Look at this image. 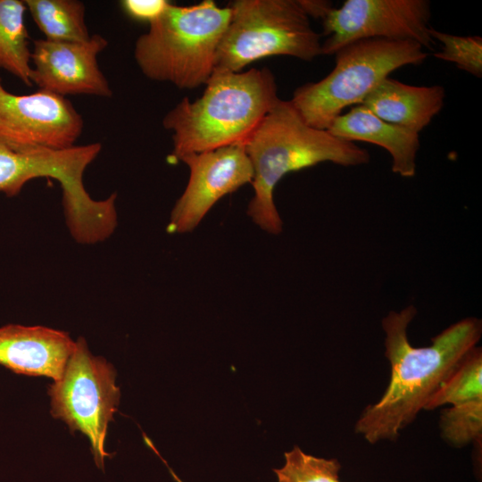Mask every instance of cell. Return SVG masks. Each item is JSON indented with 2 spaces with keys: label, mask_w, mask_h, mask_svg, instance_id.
Here are the masks:
<instances>
[{
  "label": "cell",
  "mask_w": 482,
  "mask_h": 482,
  "mask_svg": "<svg viewBox=\"0 0 482 482\" xmlns=\"http://www.w3.org/2000/svg\"><path fill=\"white\" fill-rule=\"evenodd\" d=\"M115 377L112 366L94 356L79 337L62 376L48 392L53 416L87 436L95 462L102 470L104 459L111 456L104 448L105 436L120 400Z\"/></svg>",
  "instance_id": "52a82bcc"
},
{
  "label": "cell",
  "mask_w": 482,
  "mask_h": 482,
  "mask_svg": "<svg viewBox=\"0 0 482 482\" xmlns=\"http://www.w3.org/2000/svg\"><path fill=\"white\" fill-rule=\"evenodd\" d=\"M434 41L441 44V51L434 56L449 62L475 77L482 76V38L478 36H457L431 29Z\"/></svg>",
  "instance_id": "44dd1931"
},
{
  "label": "cell",
  "mask_w": 482,
  "mask_h": 482,
  "mask_svg": "<svg viewBox=\"0 0 482 482\" xmlns=\"http://www.w3.org/2000/svg\"><path fill=\"white\" fill-rule=\"evenodd\" d=\"M328 130L339 138L367 142L386 150L392 160V171L403 178L416 174V159L420 149L419 134L386 122L362 104L344 112Z\"/></svg>",
  "instance_id": "5bb4252c"
},
{
  "label": "cell",
  "mask_w": 482,
  "mask_h": 482,
  "mask_svg": "<svg viewBox=\"0 0 482 482\" xmlns=\"http://www.w3.org/2000/svg\"><path fill=\"white\" fill-rule=\"evenodd\" d=\"M443 438L463 446L478 442L482 436V400L452 405L442 411L439 422Z\"/></svg>",
  "instance_id": "ffe728a7"
},
{
  "label": "cell",
  "mask_w": 482,
  "mask_h": 482,
  "mask_svg": "<svg viewBox=\"0 0 482 482\" xmlns=\"http://www.w3.org/2000/svg\"><path fill=\"white\" fill-rule=\"evenodd\" d=\"M83 128L66 97L42 89L14 95L0 79V145L17 153L64 150L75 145Z\"/></svg>",
  "instance_id": "30bf717a"
},
{
  "label": "cell",
  "mask_w": 482,
  "mask_h": 482,
  "mask_svg": "<svg viewBox=\"0 0 482 482\" xmlns=\"http://www.w3.org/2000/svg\"><path fill=\"white\" fill-rule=\"evenodd\" d=\"M308 17L322 20L332 8L330 2L322 0H298Z\"/></svg>",
  "instance_id": "603a6c76"
},
{
  "label": "cell",
  "mask_w": 482,
  "mask_h": 482,
  "mask_svg": "<svg viewBox=\"0 0 482 482\" xmlns=\"http://www.w3.org/2000/svg\"><path fill=\"white\" fill-rule=\"evenodd\" d=\"M279 99L267 67L213 71L199 98L184 97L164 116L162 126L172 132L170 156L245 143Z\"/></svg>",
  "instance_id": "3957f363"
},
{
  "label": "cell",
  "mask_w": 482,
  "mask_h": 482,
  "mask_svg": "<svg viewBox=\"0 0 482 482\" xmlns=\"http://www.w3.org/2000/svg\"><path fill=\"white\" fill-rule=\"evenodd\" d=\"M178 161L188 167L189 178L171 210L167 226L170 233L193 231L220 199L253 180L245 143L188 154Z\"/></svg>",
  "instance_id": "8fae6325"
},
{
  "label": "cell",
  "mask_w": 482,
  "mask_h": 482,
  "mask_svg": "<svg viewBox=\"0 0 482 482\" xmlns=\"http://www.w3.org/2000/svg\"><path fill=\"white\" fill-rule=\"evenodd\" d=\"M217 48L214 71L240 72L262 58L310 62L321 54L320 36L298 0H235Z\"/></svg>",
  "instance_id": "8992f818"
},
{
  "label": "cell",
  "mask_w": 482,
  "mask_h": 482,
  "mask_svg": "<svg viewBox=\"0 0 482 482\" xmlns=\"http://www.w3.org/2000/svg\"><path fill=\"white\" fill-rule=\"evenodd\" d=\"M76 347L68 333L42 326L0 328V364L11 370L58 380Z\"/></svg>",
  "instance_id": "4fadbf2b"
},
{
  "label": "cell",
  "mask_w": 482,
  "mask_h": 482,
  "mask_svg": "<svg viewBox=\"0 0 482 482\" xmlns=\"http://www.w3.org/2000/svg\"><path fill=\"white\" fill-rule=\"evenodd\" d=\"M445 99L442 86H412L388 77L362 104L381 120L420 134L441 112Z\"/></svg>",
  "instance_id": "9a60e30c"
},
{
  "label": "cell",
  "mask_w": 482,
  "mask_h": 482,
  "mask_svg": "<svg viewBox=\"0 0 482 482\" xmlns=\"http://www.w3.org/2000/svg\"><path fill=\"white\" fill-rule=\"evenodd\" d=\"M430 18L428 0H346L321 20L327 37L321 54H335L346 45L371 38L410 40L432 49Z\"/></svg>",
  "instance_id": "9c48e42d"
},
{
  "label": "cell",
  "mask_w": 482,
  "mask_h": 482,
  "mask_svg": "<svg viewBox=\"0 0 482 482\" xmlns=\"http://www.w3.org/2000/svg\"><path fill=\"white\" fill-rule=\"evenodd\" d=\"M482 400V351L474 347L443 382L425 410Z\"/></svg>",
  "instance_id": "ac0fdd59"
},
{
  "label": "cell",
  "mask_w": 482,
  "mask_h": 482,
  "mask_svg": "<svg viewBox=\"0 0 482 482\" xmlns=\"http://www.w3.org/2000/svg\"><path fill=\"white\" fill-rule=\"evenodd\" d=\"M230 15L229 6L220 7L213 0L187 6L169 3L137 39V64L146 78L179 89L205 85Z\"/></svg>",
  "instance_id": "277c9868"
},
{
  "label": "cell",
  "mask_w": 482,
  "mask_h": 482,
  "mask_svg": "<svg viewBox=\"0 0 482 482\" xmlns=\"http://www.w3.org/2000/svg\"><path fill=\"white\" fill-rule=\"evenodd\" d=\"M170 470V472L171 473V475L173 476L174 479L177 481V482H182L179 478L169 468Z\"/></svg>",
  "instance_id": "cb8c5ba5"
},
{
  "label": "cell",
  "mask_w": 482,
  "mask_h": 482,
  "mask_svg": "<svg viewBox=\"0 0 482 482\" xmlns=\"http://www.w3.org/2000/svg\"><path fill=\"white\" fill-rule=\"evenodd\" d=\"M107 45L106 38L98 34L84 42L34 40L32 84L64 97L68 95L112 97V88L97 60Z\"/></svg>",
  "instance_id": "7c38bea8"
},
{
  "label": "cell",
  "mask_w": 482,
  "mask_h": 482,
  "mask_svg": "<svg viewBox=\"0 0 482 482\" xmlns=\"http://www.w3.org/2000/svg\"><path fill=\"white\" fill-rule=\"evenodd\" d=\"M169 3L166 0H123L121 6L130 18L150 23L163 12Z\"/></svg>",
  "instance_id": "7402d4cb"
},
{
  "label": "cell",
  "mask_w": 482,
  "mask_h": 482,
  "mask_svg": "<svg viewBox=\"0 0 482 482\" xmlns=\"http://www.w3.org/2000/svg\"><path fill=\"white\" fill-rule=\"evenodd\" d=\"M24 4L45 38L84 42L90 38L85 5L78 0H25Z\"/></svg>",
  "instance_id": "e0dca14e"
},
{
  "label": "cell",
  "mask_w": 482,
  "mask_h": 482,
  "mask_svg": "<svg viewBox=\"0 0 482 482\" xmlns=\"http://www.w3.org/2000/svg\"><path fill=\"white\" fill-rule=\"evenodd\" d=\"M101 149V144L92 143L59 151L17 153L0 145V192L12 197L33 179H54L62 190L70 232L87 233L96 228L106 213L105 202L93 199L83 184L87 167Z\"/></svg>",
  "instance_id": "ba28073f"
},
{
  "label": "cell",
  "mask_w": 482,
  "mask_h": 482,
  "mask_svg": "<svg viewBox=\"0 0 482 482\" xmlns=\"http://www.w3.org/2000/svg\"><path fill=\"white\" fill-rule=\"evenodd\" d=\"M24 1L0 0V69L31 86V50Z\"/></svg>",
  "instance_id": "2e32d148"
},
{
  "label": "cell",
  "mask_w": 482,
  "mask_h": 482,
  "mask_svg": "<svg viewBox=\"0 0 482 482\" xmlns=\"http://www.w3.org/2000/svg\"><path fill=\"white\" fill-rule=\"evenodd\" d=\"M245 147L253 172L247 214L272 235L282 231L273 192L283 177L321 162L351 167L370 161L367 149L310 126L290 101L281 99L245 140Z\"/></svg>",
  "instance_id": "7a4b0ae2"
},
{
  "label": "cell",
  "mask_w": 482,
  "mask_h": 482,
  "mask_svg": "<svg viewBox=\"0 0 482 482\" xmlns=\"http://www.w3.org/2000/svg\"><path fill=\"white\" fill-rule=\"evenodd\" d=\"M340 463L336 459L315 457L295 446L285 453V464L275 469L278 482H340Z\"/></svg>",
  "instance_id": "d6986e66"
},
{
  "label": "cell",
  "mask_w": 482,
  "mask_h": 482,
  "mask_svg": "<svg viewBox=\"0 0 482 482\" xmlns=\"http://www.w3.org/2000/svg\"><path fill=\"white\" fill-rule=\"evenodd\" d=\"M424 49L410 40L351 43L335 54V66L327 76L297 87L289 101L306 123L328 130L345 109L362 104L393 71L422 63L428 57Z\"/></svg>",
  "instance_id": "5b68a950"
},
{
  "label": "cell",
  "mask_w": 482,
  "mask_h": 482,
  "mask_svg": "<svg viewBox=\"0 0 482 482\" xmlns=\"http://www.w3.org/2000/svg\"><path fill=\"white\" fill-rule=\"evenodd\" d=\"M416 313L411 304L382 320L390 380L380 400L366 407L355 425L370 444L396 439L481 338V320L466 318L434 337L430 345L412 346L408 327Z\"/></svg>",
  "instance_id": "6da1fadb"
}]
</instances>
